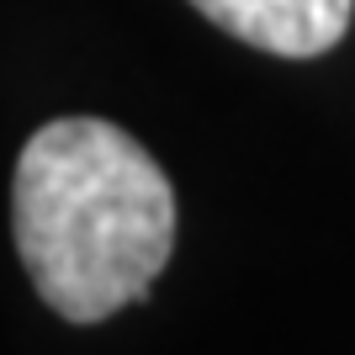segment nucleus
<instances>
[{
	"label": "nucleus",
	"mask_w": 355,
	"mask_h": 355,
	"mask_svg": "<svg viewBox=\"0 0 355 355\" xmlns=\"http://www.w3.org/2000/svg\"><path fill=\"white\" fill-rule=\"evenodd\" d=\"M11 228L48 308L69 324H106L159 282L175 250V191L117 122L53 117L16 159Z\"/></svg>",
	"instance_id": "nucleus-1"
},
{
	"label": "nucleus",
	"mask_w": 355,
	"mask_h": 355,
	"mask_svg": "<svg viewBox=\"0 0 355 355\" xmlns=\"http://www.w3.org/2000/svg\"><path fill=\"white\" fill-rule=\"evenodd\" d=\"M196 11L234 32L239 43L276 59H318L350 32L355 0H191Z\"/></svg>",
	"instance_id": "nucleus-2"
}]
</instances>
